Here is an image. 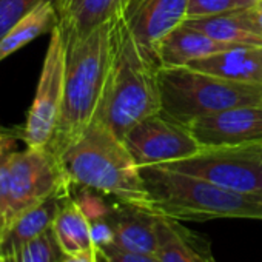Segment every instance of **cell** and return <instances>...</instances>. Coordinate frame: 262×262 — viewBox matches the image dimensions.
Listing matches in <instances>:
<instances>
[{
    "instance_id": "cell-16",
    "label": "cell",
    "mask_w": 262,
    "mask_h": 262,
    "mask_svg": "<svg viewBox=\"0 0 262 262\" xmlns=\"http://www.w3.org/2000/svg\"><path fill=\"white\" fill-rule=\"evenodd\" d=\"M51 230L65 257L97 253L91 234V221L74 198L68 196L62 201Z\"/></svg>"
},
{
    "instance_id": "cell-2",
    "label": "cell",
    "mask_w": 262,
    "mask_h": 262,
    "mask_svg": "<svg viewBox=\"0 0 262 262\" xmlns=\"http://www.w3.org/2000/svg\"><path fill=\"white\" fill-rule=\"evenodd\" d=\"M74 187L111 196L117 202L150 210V194L141 168L117 138L100 122H93L85 133L60 156Z\"/></svg>"
},
{
    "instance_id": "cell-1",
    "label": "cell",
    "mask_w": 262,
    "mask_h": 262,
    "mask_svg": "<svg viewBox=\"0 0 262 262\" xmlns=\"http://www.w3.org/2000/svg\"><path fill=\"white\" fill-rule=\"evenodd\" d=\"M108 25L110 67L94 120L123 139L138 122L162 111L161 65L139 45L125 14L111 17Z\"/></svg>"
},
{
    "instance_id": "cell-19",
    "label": "cell",
    "mask_w": 262,
    "mask_h": 262,
    "mask_svg": "<svg viewBox=\"0 0 262 262\" xmlns=\"http://www.w3.org/2000/svg\"><path fill=\"white\" fill-rule=\"evenodd\" d=\"M65 198L53 196L45 202L19 214L0 239V253L8 254L37 236L51 230L60 204Z\"/></svg>"
},
{
    "instance_id": "cell-15",
    "label": "cell",
    "mask_w": 262,
    "mask_h": 262,
    "mask_svg": "<svg viewBox=\"0 0 262 262\" xmlns=\"http://www.w3.org/2000/svg\"><path fill=\"white\" fill-rule=\"evenodd\" d=\"M187 67L228 80L262 83V47H236L193 60Z\"/></svg>"
},
{
    "instance_id": "cell-12",
    "label": "cell",
    "mask_w": 262,
    "mask_h": 262,
    "mask_svg": "<svg viewBox=\"0 0 262 262\" xmlns=\"http://www.w3.org/2000/svg\"><path fill=\"white\" fill-rule=\"evenodd\" d=\"M156 217L158 214L155 213L119 202V205L113 207L108 214L113 228V242L110 245L125 251L156 254Z\"/></svg>"
},
{
    "instance_id": "cell-18",
    "label": "cell",
    "mask_w": 262,
    "mask_h": 262,
    "mask_svg": "<svg viewBox=\"0 0 262 262\" xmlns=\"http://www.w3.org/2000/svg\"><path fill=\"white\" fill-rule=\"evenodd\" d=\"M158 253L161 262H216L199 237L187 231L178 221L158 216Z\"/></svg>"
},
{
    "instance_id": "cell-8",
    "label": "cell",
    "mask_w": 262,
    "mask_h": 262,
    "mask_svg": "<svg viewBox=\"0 0 262 262\" xmlns=\"http://www.w3.org/2000/svg\"><path fill=\"white\" fill-rule=\"evenodd\" d=\"M67 48L62 31L56 27L43 59L36 96L28 110L25 125L20 126V141L28 148H45L56 131L65 93Z\"/></svg>"
},
{
    "instance_id": "cell-9",
    "label": "cell",
    "mask_w": 262,
    "mask_h": 262,
    "mask_svg": "<svg viewBox=\"0 0 262 262\" xmlns=\"http://www.w3.org/2000/svg\"><path fill=\"white\" fill-rule=\"evenodd\" d=\"M139 167L182 161L201 151L187 125L159 111L138 122L123 138Z\"/></svg>"
},
{
    "instance_id": "cell-29",
    "label": "cell",
    "mask_w": 262,
    "mask_h": 262,
    "mask_svg": "<svg viewBox=\"0 0 262 262\" xmlns=\"http://www.w3.org/2000/svg\"><path fill=\"white\" fill-rule=\"evenodd\" d=\"M254 8H256L257 19H259V22H260V25H262V0H257L256 5H254Z\"/></svg>"
},
{
    "instance_id": "cell-27",
    "label": "cell",
    "mask_w": 262,
    "mask_h": 262,
    "mask_svg": "<svg viewBox=\"0 0 262 262\" xmlns=\"http://www.w3.org/2000/svg\"><path fill=\"white\" fill-rule=\"evenodd\" d=\"M62 262H99V253H90V254H80V256L63 257Z\"/></svg>"
},
{
    "instance_id": "cell-25",
    "label": "cell",
    "mask_w": 262,
    "mask_h": 262,
    "mask_svg": "<svg viewBox=\"0 0 262 262\" xmlns=\"http://www.w3.org/2000/svg\"><path fill=\"white\" fill-rule=\"evenodd\" d=\"M74 199L77 201V204L80 205V208L83 210V213L86 214L90 221L103 219L111 213V207H108L100 196L93 194L91 190L88 188H83V193Z\"/></svg>"
},
{
    "instance_id": "cell-22",
    "label": "cell",
    "mask_w": 262,
    "mask_h": 262,
    "mask_svg": "<svg viewBox=\"0 0 262 262\" xmlns=\"http://www.w3.org/2000/svg\"><path fill=\"white\" fill-rule=\"evenodd\" d=\"M257 0H188L187 19L224 14L228 11L256 5Z\"/></svg>"
},
{
    "instance_id": "cell-14",
    "label": "cell",
    "mask_w": 262,
    "mask_h": 262,
    "mask_svg": "<svg viewBox=\"0 0 262 262\" xmlns=\"http://www.w3.org/2000/svg\"><path fill=\"white\" fill-rule=\"evenodd\" d=\"M236 47L242 45L219 42L199 30L182 24L162 40L158 50V59L161 67H187L193 60L233 50Z\"/></svg>"
},
{
    "instance_id": "cell-7",
    "label": "cell",
    "mask_w": 262,
    "mask_h": 262,
    "mask_svg": "<svg viewBox=\"0 0 262 262\" xmlns=\"http://www.w3.org/2000/svg\"><path fill=\"white\" fill-rule=\"evenodd\" d=\"M162 167L236 193L262 194V145L204 147L191 158Z\"/></svg>"
},
{
    "instance_id": "cell-26",
    "label": "cell",
    "mask_w": 262,
    "mask_h": 262,
    "mask_svg": "<svg viewBox=\"0 0 262 262\" xmlns=\"http://www.w3.org/2000/svg\"><path fill=\"white\" fill-rule=\"evenodd\" d=\"M17 141H20V125L13 128H0V156L16 150Z\"/></svg>"
},
{
    "instance_id": "cell-28",
    "label": "cell",
    "mask_w": 262,
    "mask_h": 262,
    "mask_svg": "<svg viewBox=\"0 0 262 262\" xmlns=\"http://www.w3.org/2000/svg\"><path fill=\"white\" fill-rule=\"evenodd\" d=\"M144 2H145V0H129L128 8H126V11H125V16H126V17L133 16V14H135V11H136V10H138Z\"/></svg>"
},
{
    "instance_id": "cell-31",
    "label": "cell",
    "mask_w": 262,
    "mask_h": 262,
    "mask_svg": "<svg viewBox=\"0 0 262 262\" xmlns=\"http://www.w3.org/2000/svg\"><path fill=\"white\" fill-rule=\"evenodd\" d=\"M0 262H10V260H8V257H7V254L0 253Z\"/></svg>"
},
{
    "instance_id": "cell-24",
    "label": "cell",
    "mask_w": 262,
    "mask_h": 262,
    "mask_svg": "<svg viewBox=\"0 0 262 262\" xmlns=\"http://www.w3.org/2000/svg\"><path fill=\"white\" fill-rule=\"evenodd\" d=\"M99 259L103 262H161L156 254H144L125 251L114 245H105L97 248Z\"/></svg>"
},
{
    "instance_id": "cell-4",
    "label": "cell",
    "mask_w": 262,
    "mask_h": 262,
    "mask_svg": "<svg viewBox=\"0 0 262 262\" xmlns=\"http://www.w3.org/2000/svg\"><path fill=\"white\" fill-rule=\"evenodd\" d=\"M150 213L174 221L262 219V194H244L162 165L139 167Z\"/></svg>"
},
{
    "instance_id": "cell-20",
    "label": "cell",
    "mask_w": 262,
    "mask_h": 262,
    "mask_svg": "<svg viewBox=\"0 0 262 262\" xmlns=\"http://www.w3.org/2000/svg\"><path fill=\"white\" fill-rule=\"evenodd\" d=\"M59 25L54 0H45L17 22L0 40V62L17 53L37 37L51 33Z\"/></svg>"
},
{
    "instance_id": "cell-11",
    "label": "cell",
    "mask_w": 262,
    "mask_h": 262,
    "mask_svg": "<svg viewBox=\"0 0 262 262\" xmlns=\"http://www.w3.org/2000/svg\"><path fill=\"white\" fill-rule=\"evenodd\" d=\"M187 16L188 0H145L135 14L126 19L139 45L159 62V45L187 20Z\"/></svg>"
},
{
    "instance_id": "cell-5",
    "label": "cell",
    "mask_w": 262,
    "mask_h": 262,
    "mask_svg": "<svg viewBox=\"0 0 262 262\" xmlns=\"http://www.w3.org/2000/svg\"><path fill=\"white\" fill-rule=\"evenodd\" d=\"M159 90L162 113L184 125L230 108L262 105V83L228 80L188 67H161Z\"/></svg>"
},
{
    "instance_id": "cell-3",
    "label": "cell",
    "mask_w": 262,
    "mask_h": 262,
    "mask_svg": "<svg viewBox=\"0 0 262 262\" xmlns=\"http://www.w3.org/2000/svg\"><path fill=\"white\" fill-rule=\"evenodd\" d=\"M67 48L65 93L60 117L48 148L59 158L93 123L110 67V25L63 37Z\"/></svg>"
},
{
    "instance_id": "cell-10",
    "label": "cell",
    "mask_w": 262,
    "mask_h": 262,
    "mask_svg": "<svg viewBox=\"0 0 262 262\" xmlns=\"http://www.w3.org/2000/svg\"><path fill=\"white\" fill-rule=\"evenodd\" d=\"M187 126L202 148L262 145V105L237 106L201 116Z\"/></svg>"
},
{
    "instance_id": "cell-13",
    "label": "cell",
    "mask_w": 262,
    "mask_h": 262,
    "mask_svg": "<svg viewBox=\"0 0 262 262\" xmlns=\"http://www.w3.org/2000/svg\"><path fill=\"white\" fill-rule=\"evenodd\" d=\"M184 24L219 42L262 47V25L257 19L254 5L224 14L187 19Z\"/></svg>"
},
{
    "instance_id": "cell-23",
    "label": "cell",
    "mask_w": 262,
    "mask_h": 262,
    "mask_svg": "<svg viewBox=\"0 0 262 262\" xmlns=\"http://www.w3.org/2000/svg\"><path fill=\"white\" fill-rule=\"evenodd\" d=\"M42 2L45 0H0V40Z\"/></svg>"
},
{
    "instance_id": "cell-30",
    "label": "cell",
    "mask_w": 262,
    "mask_h": 262,
    "mask_svg": "<svg viewBox=\"0 0 262 262\" xmlns=\"http://www.w3.org/2000/svg\"><path fill=\"white\" fill-rule=\"evenodd\" d=\"M7 257H8V260H10V262H19V257H17V254H16V253H8V254H7Z\"/></svg>"
},
{
    "instance_id": "cell-21",
    "label": "cell",
    "mask_w": 262,
    "mask_h": 262,
    "mask_svg": "<svg viewBox=\"0 0 262 262\" xmlns=\"http://www.w3.org/2000/svg\"><path fill=\"white\" fill-rule=\"evenodd\" d=\"M11 253L17 254L19 262H62L65 257L53 230H48Z\"/></svg>"
},
{
    "instance_id": "cell-17",
    "label": "cell",
    "mask_w": 262,
    "mask_h": 262,
    "mask_svg": "<svg viewBox=\"0 0 262 262\" xmlns=\"http://www.w3.org/2000/svg\"><path fill=\"white\" fill-rule=\"evenodd\" d=\"M63 37L85 34L119 16L117 0H54Z\"/></svg>"
},
{
    "instance_id": "cell-6",
    "label": "cell",
    "mask_w": 262,
    "mask_h": 262,
    "mask_svg": "<svg viewBox=\"0 0 262 262\" xmlns=\"http://www.w3.org/2000/svg\"><path fill=\"white\" fill-rule=\"evenodd\" d=\"M73 187L74 185L70 181L60 158L48 147H27L22 151L13 150L8 155L10 210L5 231L24 211L45 202L53 196H71Z\"/></svg>"
}]
</instances>
